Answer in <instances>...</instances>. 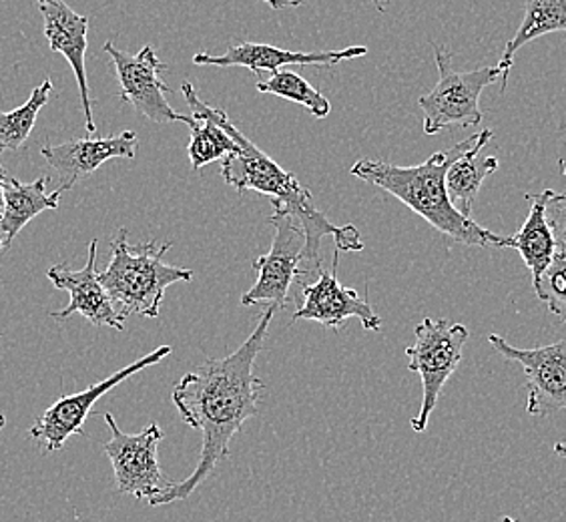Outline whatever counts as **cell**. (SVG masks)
I'll return each instance as SVG.
<instances>
[{
  "label": "cell",
  "mask_w": 566,
  "mask_h": 522,
  "mask_svg": "<svg viewBox=\"0 0 566 522\" xmlns=\"http://www.w3.org/2000/svg\"><path fill=\"white\" fill-rule=\"evenodd\" d=\"M103 51L111 56L115 65L120 101L129 103L133 109L153 123H186L187 127L193 123V117L177 113L165 97L171 88L165 85L159 75L167 65L159 61L153 46L147 44L137 55H132L119 51L115 44L107 41Z\"/></svg>",
  "instance_id": "obj_10"
},
{
  "label": "cell",
  "mask_w": 566,
  "mask_h": 522,
  "mask_svg": "<svg viewBox=\"0 0 566 522\" xmlns=\"http://www.w3.org/2000/svg\"><path fill=\"white\" fill-rule=\"evenodd\" d=\"M0 251H2V238H0Z\"/></svg>",
  "instance_id": "obj_31"
},
{
  "label": "cell",
  "mask_w": 566,
  "mask_h": 522,
  "mask_svg": "<svg viewBox=\"0 0 566 522\" xmlns=\"http://www.w3.org/2000/svg\"><path fill=\"white\" fill-rule=\"evenodd\" d=\"M368 55V46H348V49H339V51H314V53H305V51H290V49H280L273 44L263 43H240L231 44L228 53L223 55H209V53H197L193 56V63L199 66H243L250 69L253 73H277L282 71V66L300 65V66H329L339 65L344 61L359 59V56Z\"/></svg>",
  "instance_id": "obj_15"
},
{
  "label": "cell",
  "mask_w": 566,
  "mask_h": 522,
  "mask_svg": "<svg viewBox=\"0 0 566 522\" xmlns=\"http://www.w3.org/2000/svg\"><path fill=\"white\" fill-rule=\"evenodd\" d=\"M201 107L219 127L228 130L231 139L238 145V153H231L221 161V177L228 186L240 194L258 191L262 196L272 197L273 209H283L292 213L305 233V261L310 265L322 268L319 246L326 236L334 238L338 251H361L364 240L358 228L354 226H334L326 213L316 206L314 196L300 186L294 175L285 171L282 165L273 161L268 153L262 152L255 143L245 137L235 123L229 119L223 109L211 107L201 101Z\"/></svg>",
  "instance_id": "obj_2"
},
{
  "label": "cell",
  "mask_w": 566,
  "mask_h": 522,
  "mask_svg": "<svg viewBox=\"0 0 566 522\" xmlns=\"http://www.w3.org/2000/svg\"><path fill=\"white\" fill-rule=\"evenodd\" d=\"M49 177L43 175L33 184H22L11 175L4 179V211L0 218V238H2V250L11 248L14 238L27 228L29 221H33L43 211H51L59 207L61 196L65 194L63 187H59L55 194H46Z\"/></svg>",
  "instance_id": "obj_17"
},
{
  "label": "cell",
  "mask_w": 566,
  "mask_h": 522,
  "mask_svg": "<svg viewBox=\"0 0 566 522\" xmlns=\"http://www.w3.org/2000/svg\"><path fill=\"white\" fill-rule=\"evenodd\" d=\"M174 243L155 241L132 246L127 229H119L111 241L109 265L98 272V282L107 290L120 317H157L164 304L165 290L179 282H191L196 273L187 268L165 263L167 251Z\"/></svg>",
  "instance_id": "obj_4"
},
{
  "label": "cell",
  "mask_w": 566,
  "mask_h": 522,
  "mask_svg": "<svg viewBox=\"0 0 566 522\" xmlns=\"http://www.w3.org/2000/svg\"><path fill=\"white\" fill-rule=\"evenodd\" d=\"M543 196H545L546 219L555 236L556 255L566 258V194H555L546 189Z\"/></svg>",
  "instance_id": "obj_25"
},
{
  "label": "cell",
  "mask_w": 566,
  "mask_h": 522,
  "mask_svg": "<svg viewBox=\"0 0 566 522\" xmlns=\"http://www.w3.org/2000/svg\"><path fill=\"white\" fill-rule=\"evenodd\" d=\"M534 292L545 302L546 307L566 322V258L556 255L553 263L536 282Z\"/></svg>",
  "instance_id": "obj_24"
},
{
  "label": "cell",
  "mask_w": 566,
  "mask_h": 522,
  "mask_svg": "<svg viewBox=\"0 0 566 522\" xmlns=\"http://www.w3.org/2000/svg\"><path fill=\"white\" fill-rule=\"evenodd\" d=\"M491 129L480 130L479 142L476 145L464 153L462 157H458L447 174L448 197L452 201V206L464 218H472V209L474 201L479 197L480 187L484 184V179L489 175L494 174L499 169V159L482 155V149L491 143Z\"/></svg>",
  "instance_id": "obj_18"
},
{
  "label": "cell",
  "mask_w": 566,
  "mask_h": 522,
  "mask_svg": "<svg viewBox=\"0 0 566 522\" xmlns=\"http://www.w3.org/2000/svg\"><path fill=\"white\" fill-rule=\"evenodd\" d=\"M139 137L135 130H123L107 137L71 139L61 145H46L41 149L44 161L55 169L61 187L69 191L98 167L111 159H133L137 155Z\"/></svg>",
  "instance_id": "obj_14"
},
{
  "label": "cell",
  "mask_w": 566,
  "mask_h": 522,
  "mask_svg": "<svg viewBox=\"0 0 566 522\" xmlns=\"http://www.w3.org/2000/svg\"><path fill=\"white\" fill-rule=\"evenodd\" d=\"M171 352H174L171 346H159L147 356L125 366L123 370L111 374L109 378L88 386L87 390L59 398L53 406L44 410L41 418H36V422L31 426V436L43 447L44 452L61 450L71 436L83 435V426L87 422L88 414L101 396L119 386L120 382L129 380L137 372L145 370L153 364H159Z\"/></svg>",
  "instance_id": "obj_9"
},
{
  "label": "cell",
  "mask_w": 566,
  "mask_h": 522,
  "mask_svg": "<svg viewBox=\"0 0 566 522\" xmlns=\"http://www.w3.org/2000/svg\"><path fill=\"white\" fill-rule=\"evenodd\" d=\"M338 253L339 251H336V255H334L332 272H327L324 268H317L316 282L302 285L304 302L295 310L292 324L300 320H310V322L322 324L332 332H339L348 320L356 317L364 330L380 332L381 317L374 312L370 302L366 297H361L356 290L339 283L338 273H336Z\"/></svg>",
  "instance_id": "obj_12"
},
{
  "label": "cell",
  "mask_w": 566,
  "mask_h": 522,
  "mask_svg": "<svg viewBox=\"0 0 566 522\" xmlns=\"http://www.w3.org/2000/svg\"><path fill=\"white\" fill-rule=\"evenodd\" d=\"M36 4L43 14L44 36L49 41L51 51L65 56L75 73L81 103L85 111V127L88 133H95L97 123L93 119V103L88 97L87 69H85L88 19L73 11L65 0H36Z\"/></svg>",
  "instance_id": "obj_16"
},
{
  "label": "cell",
  "mask_w": 566,
  "mask_h": 522,
  "mask_svg": "<svg viewBox=\"0 0 566 522\" xmlns=\"http://www.w3.org/2000/svg\"><path fill=\"white\" fill-rule=\"evenodd\" d=\"M7 175L9 174L0 165V218H2V211H4V179H7Z\"/></svg>",
  "instance_id": "obj_27"
},
{
  "label": "cell",
  "mask_w": 566,
  "mask_h": 522,
  "mask_svg": "<svg viewBox=\"0 0 566 522\" xmlns=\"http://www.w3.org/2000/svg\"><path fill=\"white\" fill-rule=\"evenodd\" d=\"M268 223L275 229L272 248L253 263L258 282L241 295V305L245 307L265 304L285 307L290 304V288L302 273L300 265L305 261V233L300 221L283 209H275Z\"/></svg>",
  "instance_id": "obj_7"
},
{
  "label": "cell",
  "mask_w": 566,
  "mask_h": 522,
  "mask_svg": "<svg viewBox=\"0 0 566 522\" xmlns=\"http://www.w3.org/2000/svg\"><path fill=\"white\" fill-rule=\"evenodd\" d=\"M273 11H282V9H294V7H302L304 0H262ZM371 4L380 12L388 11L390 0H371Z\"/></svg>",
  "instance_id": "obj_26"
},
{
  "label": "cell",
  "mask_w": 566,
  "mask_h": 522,
  "mask_svg": "<svg viewBox=\"0 0 566 522\" xmlns=\"http://www.w3.org/2000/svg\"><path fill=\"white\" fill-rule=\"evenodd\" d=\"M97 246L98 241L88 243L87 265L78 272L66 268V263L53 265L46 278L53 282L56 290H65L71 295V302L61 312H51L55 320H69L75 314L87 317L93 326L113 327L125 330V320L120 317L119 310L113 304L107 290L98 282L97 272Z\"/></svg>",
  "instance_id": "obj_13"
},
{
  "label": "cell",
  "mask_w": 566,
  "mask_h": 522,
  "mask_svg": "<svg viewBox=\"0 0 566 522\" xmlns=\"http://www.w3.org/2000/svg\"><path fill=\"white\" fill-rule=\"evenodd\" d=\"M526 199L531 201L528 218L523 228L504 240V248H512L523 255L526 268L533 272V282H536L556 258V241L546 219L545 196L536 194Z\"/></svg>",
  "instance_id": "obj_19"
},
{
  "label": "cell",
  "mask_w": 566,
  "mask_h": 522,
  "mask_svg": "<svg viewBox=\"0 0 566 522\" xmlns=\"http://www.w3.org/2000/svg\"><path fill=\"white\" fill-rule=\"evenodd\" d=\"M479 137L480 133H476L447 152H436L424 164L412 167H400L380 159H359L352 165L349 174L370 186L380 187L458 243L472 248H504L506 238L482 228L472 218H464L448 197V169L458 157L476 145Z\"/></svg>",
  "instance_id": "obj_3"
},
{
  "label": "cell",
  "mask_w": 566,
  "mask_h": 522,
  "mask_svg": "<svg viewBox=\"0 0 566 522\" xmlns=\"http://www.w3.org/2000/svg\"><path fill=\"white\" fill-rule=\"evenodd\" d=\"M492 348L504 358L523 366L528 388L526 413L545 416L555 410L566 413V337L543 348H516L499 334L489 336Z\"/></svg>",
  "instance_id": "obj_11"
},
{
  "label": "cell",
  "mask_w": 566,
  "mask_h": 522,
  "mask_svg": "<svg viewBox=\"0 0 566 522\" xmlns=\"http://www.w3.org/2000/svg\"><path fill=\"white\" fill-rule=\"evenodd\" d=\"M434 56L440 79L430 93L418 98V107L424 117L426 135L432 137L452 127L480 125V95L501 79L499 66H482L469 73H458L447 49L434 46Z\"/></svg>",
  "instance_id": "obj_6"
},
{
  "label": "cell",
  "mask_w": 566,
  "mask_h": 522,
  "mask_svg": "<svg viewBox=\"0 0 566 522\" xmlns=\"http://www.w3.org/2000/svg\"><path fill=\"white\" fill-rule=\"evenodd\" d=\"M555 452L556 455H558V457L565 458L566 460V445H560V442H558V445H555Z\"/></svg>",
  "instance_id": "obj_28"
},
{
  "label": "cell",
  "mask_w": 566,
  "mask_h": 522,
  "mask_svg": "<svg viewBox=\"0 0 566 522\" xmlns=\"http://www.w3.org/2000/svg\"><path fill=\"white\" fill-rule=\"evenodd\" d=\"M53 83L46 79L19 109L0 113V153L19 152L29 139L39 113L49 103Z\"/></svg>",
  "instance_id": "obj_23"
},
{
  "label": "cell",
  "mask_w": 566,
  "mask_h": 522,
  "mask_svg": "<svg viewBox=\"0 0 566 522\" xmlns=\"http://www.w3.org/2000/svg\"><path fill=\"white\" fill-rule=\"evenodd\" d=\"M255 88L260 93L287 98L292 103L302 105L316 119H326L327 115L332 113V103L327 101L326 95L319 93L312 83H307L304 76L297 75L295 71H290V69L273 73L268 81H258Z\"/></svg>",
  "instance_id": "obj_22"
},
{
  "label": "cell",
  "mask_w": 566,
  "mask_h": 522,
  "mask_svg": "<svg viewBox=\"0 0 566 522\" xmlns=\"http://www.w3.org/2000/svg\"><path fill=\"white\" fill-rule=\"evenodd\" d=\"M467 340L469 327L450 324L444 317H426L416 326L415 344L406 348L408 370L416 372L422 380V406L410 420L415 432L428 428L440 394L462 362Z\"/></svg>",
  "instance_id": "obj_5"
},
{
  "label": "cell",
  "mask_w": 566,
  "mask_h": 522,
  "mask_svg": "<svg viewBox=\"0 0 566 522\" xmlns=\"http://www.w3.org/2000/svg\"><path fill=\"white\" fill-rule=\"evenodd\" d=\"M4 425H7V416L4 414L0 413V430L4 428Z\"/></svg>",
  "instance_id": "obj_29"
},
{
  "label": "cell",
  "mask_w": 566,
  "mask_h": 522,
  "mask_svg": "<svg viewBox=\"0 0 566 522\" xmlns=\"http://www.w3.org/2000/svg\"><path fill=\"white\" fill-rule=\"evenodd\" d=\"M103 418L111 430L109 442L103 448L113 464L117 490L139 501H151L171 484L165 479L157 457V448L164 440L161 426L151 422L139 435H127L120 430L113 414L107 413Z\"/></svg>",
  "instance_id": "obj_8"
},
{
  "label": "cell",
  "mask_w": 566,
  "mask_h": 522,
  "mask_svg": "<svg viewBox=\"0 0 566 522\" xmlns=\"http://www.w3.org/2000/svg\"><path fill=\"white\" fill-rule=\"evenodd\" d=\"M280 307L270 305L263 312L251 336L226 358H209L197 370L187 372L175 384V408L189 428L203 435L201 457L196 470L181 482H171L153 497L151 507L186 501L201 482L209 479L221 460L231 457L229 445L240 435L241 426L258 414L265 384L255 374V359L262 354L273 316Z\"/></svg>",
  "instance_id": "obj_1"
},
{
  "label": "cell",
  "mask_w": 566,
  "mask_h": 522,
  "mask_svg": "<svg viewBox=\"0 0 566 522\" xmlns=\"http://www.w3.org/2000/svg\"><path fill=\"white\" fill-rule=\"evenodd\" d=\"M565 31L566 0H526L523 22L516 34L512 36V41L506 44L501 61L496 65L501 71L502 91L509 85L514 55L523 49L524 44L533 43L545 34L565 33Z\"/></svg>",
  "instance_id": "obj_21"
},
{
  "label": "cell",
  "mask_w": 566,
  "mask_h": 522,
  "mask_svg": "<svg viewBox=\"0 0 566 522\" xmlns=\"http://www.w3.org/2000/svg\"><path fill=\"white\" fill-rule=\"evenodd\" d=\"M181 93L186 97L187 105L191 109L193 123L189 125L191 129V142L187 145V155L191 161V169L199 171L206 165L226 159L231 153H238V145L231 139L228 130L219 127L216 121L209 117L208 113L201 107V98L197 95L196 88L191 83L181 85Z\"/></svg>",
  "instance_id": "obj_20"
},
{
  "label": "cell",
  "mask_w": 566,
  "mask_h": 522,
  "mask_svg": "<svg viewBox=\"0 0 566 522\" xmlns=\"http://www.w3.org/2000/svg\"><path fill=\"white\" fill-rule=\"evenodd\" d=\"M502 522H518V521H516V519H512V516H504V519H502Z\"/></svg>",
  "instance_id": "obj_30"
}]
</instances>
